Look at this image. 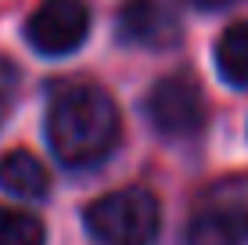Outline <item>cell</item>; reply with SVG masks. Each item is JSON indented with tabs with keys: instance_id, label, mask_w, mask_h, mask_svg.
I'll list each match as a JSON object with an SVG mask.
<instances>
[{
	"instance_id": "obj_8",
	"label": "cell",
	"mask_w": 248,
	"mask_h": 245,
	"mask_svg": "<svg viewBox=\"0 0 248 245\" xmlns=\"http://www.w3.org/2000/svg\"><path fill=\"white\" fill-rule=\"evenodd\" d=\"M216 65L234 87H248V22H234L216 44Z\"/></svg>"
},
{
	"instance_id": "obj_4",
	"label": "cell",
	"mask_w": 248,
	"mask_h": 245,
	"mask_svg": "<svg viewBox=\"0 0 248 245\" xmlns=\"http://www.w3.org/2000/svg\"><path fill=\"white\" fill-rule=\"evenodd\" d=\"M90 11L83 0H47L25 22V40L40 54H68L87 40Z\"/></svg>"
},
{
	"instance_id": "obj_7",
	"label": "cell",
	"mask_w": 248,
	"mask_h": 245,
	"mask_svg": "<svg viewBox=\"0 0 248 245\" xmlns=\"http://www.w3.org/2000/svg\"><path fill=\"white\" fill-rule=\"evenodd\" d=\"M0 188L18 198H44L50 188L47 166L29 151H7L0 159Z\"/></svg>"
},
{
	"instance_id": "obj_3",
	"label": "cell",
	"mask_w": 248,
	"mask_h": 245,
	"mask_svg": "<svg viewBox=\"0 0 248 245\" xmlns=\"http://www.w3.org/2000/svg\"><path fill=\"white\" fill-rule=\"evenodd\" d=\"M148 119L162 137H194L205 126V98L198 83L187 76H166L148 94Z\"/></svg>"
},
{
	"instance_id": "obj_5",
	"label": "cell",
	"mask_w": 248,
	"mask_h": 245,
	"mask_svg": "<svg viewBox=\"0 0 248 245\" xmlns=\"http://www.w3.org/2000/svg\"><path fill=\"white\" fill-rule=\"evenodd\" d=\"M119 36L133 47H173L180 40V22L162 0H126L119 11Z\"/></svg>"
},
{
	"instance_id": "obj_9",
	"label": "cell",
	"mask_w": 248,
	"mask_h": 245,
	"mask_svg": "<svg viewBox=\"0 0 248 245\" xmlns=\"http://www.w3.org/2000/svg\"><path fill=\"white\" fill-rule=\"evenodd\" d=\"M0 245H44V224L32 213L0 206Z\"/></svg>"
},
{
	"instance_id": "obj_6",
	"label": "cell",
	"mask_w": 248,
	"mask_h": 245,
	"mask_svg": "<svg viewBox=\"0 0 248 245\" xmlns=\"http://www.w3.org/2000/svg\"><path fill=\"white\" fill-rule=\"evenodd\" d=\"M248 242V202L205 206L187 227V245H245Z\"/></svg>"
},
{
	"instance_id": "obj_2",
	"label": "cell",
	"mask_w": 248,
	"mask_h": 245,
	"mask_svg": "<svg viewBox=\"0 0 248 245\" xmlns=\"http://www.w3.org/2000/svg\"><path fill=\"white\" fill-rule=\"evenodd\" d=\"M87 227L101 245H151L158 234V202L144 188H123L87 206Z\"/></svg>"
},
{
	"instance_id": "obj_11",
	"label": "cell",
	"mask_w": 248,
	"mask_h": 245,
	"mask_svg": "<svg viewBox=\"0 0 248 245\" xmlns=\"http://www.w3.org/2000/svg\"><path fill=\"white\" fill-rule=\"evenodd\" d=\"M4 119H7V101L0 98V126H4Z\"/></svg>"
},
{
	"instance_id": "obj_10",
	"label": "cell",
	"mask_w": 248,
	"mask_h": 245,
	"mask_svg": "<svg viewBox=\"0 0 248 245\" xmlns=\"http://www.w3.org/2000/svg\"><path fill=\"white\" fill-rule=\"evenodd\" d=\"M191 4H198V7H227V4H234V0H191Z\"/></svg>"
},
{
	"instance_id": "obj_1",
	"label": "cell",
	"mask_w": 248,
	"mask_h": 245,
	"mask_svg": "<svg viewBox=\"0 0 248 245\" xmlns=\"http://www.w3.org/2000/svg\"><path fill=\"white\" fill-rule=\"evenodd\" d=\"M47 137L65 166H93L115 148L119 112L101 87L76 83L50 101Z\"/></svg>"
}]
</instances>
